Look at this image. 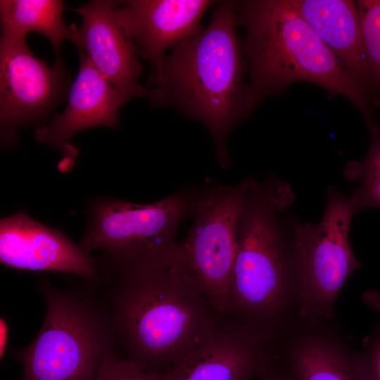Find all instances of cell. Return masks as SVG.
Instances as JSON below:
<instances>
[{
	"label": "cell",
	"instance_id": "6da1fadb",
	"mask_svg": "<svg viewBox=\"0 0 380 380\" xmlns=\"http://www.w3.org/2000/svg\"><path fill=\"white\" fill-rule=\"evenodd\" d=\"M239 3L219 1L205 28L153 65L146 87L151 105L175 108L205 125L224 169L230 165L227 137L259 100L244 80L247 66L236 32Z\"/></svg>",
	"mask_w": 380,
	"mask_h": 380
},
{
	"label": "cell",
	"instance_id": "7a4b0ae2",
	"mask_svg": "<svg viewBox=\"0 0 380 380\" xmlns=\"http://www.w3.org/2000/svg\"><path fill=\"white\" fill-rule=\"evenodd\" d=\"M102 282L118 351L147 372L170 371L221 316L192 282L169 269Z\"/></svg>",
	"mask_w": 380,
	"mask_h": 380
},
{
	"label": "cell",
	"instance_id": "3957f363",
	"mask_svg": "<svg viewBox=\"0 0 380 380\" xmlns=\"http://www.w3.org/2000/svg\"><path fill=\"white\" fill-rule=\"evenodd\" d=\"M294 200L274 177L251 178L240 215L236 251L223 316L277 338L297 318L296 280L290 239L277 216Z\"/></svg>",
	"mask_w": 380,
	"mask_h": 380
},
{
	"label": "cell",
	"instance_id": "277c9868",
	"mask_svg": "<svg viewBox=\"0 0 380 380\" xmlns=\"http://www.w3.org/2000/svg\"><path fill=\"white\" fill-rule=\"evenodd\" d=\"M237 25L246 30L241 48L258 99L295 82H312L349 100L367 128L376 124V106L353 82L290 0L239 1Z\"/></svg>",
	"mask_w": 380,
	"mask_h": 380
},
{
	"label": "cell",
	"instance_id": "5b68a950",
	"mask_svg": "<svg viewBox=\"0 0 380 380\" xmlns=\"http://www.w3.org/2000/svg\"><path fill=\"white\" fill-rule=\"evenodd\" d=\"M39 287L42 325L27 346L12 353L23 367L20 380H95L108 353L118 350L102 281L61 289L40 277Z\"/></svg>",
	"mask_w": 380,
	"mask_h": 380
},
{
	"label": "cell",
	"instance_id": "8992f818",
	"mask_svg": "<svg viewBox=\"0 0 380 380\" xmlns=\"http://www.w3.org/2000/svg\"><path fill=\"white\" fill-rule=\"evenodd\" d=\"M203 189H184L149 204L117 199L89 208L80 246L99 251L102 280L170 269L177 229L194 215Z\"/></svg>",
	"mask_w": 380,
	"mask_h": 380
},
{
	"label": "cell",
	"instance_id": "52a82bcc",
	"mask_svg": "<svg viewBox=\"0 0 380 380\" xmlns=\"http://www.w3.org/2000/svg\"><path fill=\"white\" fill-rule=\"evenodd\" d=\"M355 213L350 196L330 186L321 220L293 226L290 241L298 319L327 321L334 317L341 290L361 266L349 242L350 222Z\"/></svg>",
	"mask_w": 380,
	"mask_h": 380
},
{
	"label": "cell",
	"instance_id": "ba28073f",
	"mask_svg": "<svg viewBox=\"0 0 380 380\" xmlns=\"http://www.w3.org/2000/svg\"><path fill=\"white\" fill-rule=\"evenodd\" d=\"M251 178L232 186L203 189L186 238L178 246L170 270L192 282L223 315L236 251L238 222Z\"/></svg>",
	"mask_w": 380,
	"mask_h": 380
},
{
	"label": "cell",
	"instance_id": "9c48e42d",
	"mask_svg": "<svg viewBox=\"0 0 380 380\" xmlns=\"http://www.w3.org/2000/svg\"><path fill=\"white\" fill-rule=\"evenodd\" d=\"M68 76L59 57L53 67L34 56L25 39L0 40L1 145L13 146L23 125L42 120L61 102Z\"/></svg>",
	"mask_w": 380,
	"mask_h": 380
},
{
	"label": "cell",
	"instance_id": "30bf717a",
	"mask_svg": "<svg viewBox=\"0 0 380 380\" xmlns=\"http://www.w3.org/2000/svg\"><path fill=\"white\" fill-rule=\"evenodd\" d=\"M278 338L221 315L170 373L172 380H251L276 360Z\"/></svg>",
	"mask_w": 380,
	"mask_h": 380
},
{
	"label": "cell",
	"instance_id": "8fae6325",
	"mask_svg": "<svg viewBox=\"0 0 380 380\" xmlns=\"http://www.w3.org/2000/svg\"><path fill=\"white\" fill-rule=\"evenodd\" d=\"M0 261L19 270L58 272L101 281L97 260L90 253L22 212L1 219Z\"/></svg>",
	"mask_w": 380,
	"mask_h": 380
},
{
	"label": "cell",
	"instance_id": "7c38bea8",
	"mask_svg": "<svg viewBox=\"0 0 380 380\" xmlns=\"http://www.w3.org/2000/svg\"><path fill=\"white\" fill-rule=\"evenodd\" d=\"M116 1L93 0L75 10L82 18L72 42L116 89L124 103L146 95L138 82L142 65L116 16Z\"/></svg>",
	"mask_w": 380,
	"mask_h": 380
},
{
	"label": "cell",
	"instance_id": "4fadbf2b",
	"mask_svg": "<svg viewBox=\"0 0 380 380\" xmlns=\"http://www.w3.org/2000/svg\"><path fill=\"white\" fill-rule=\"evenodd\" d=\"M208 0H130L116 1L115 13L137 55L153 65L165 51L203 30L201 19L213 4Z\"/></svg>",
	"mask_w": 380,
	"mask_h": 380
},
{
	"label": "cell",
	"instance_id": "5bb4252c",
	"mask_svg": "<svg viewBox=\"0 0 380 380\" xmlns=\"http://www.w3.org/2000/svg\"><path fill=\"white\" fill-rule=\"evenodd\" d=\"M78 74L71 84L65 110L39 126L36 140L70 158L77 155L71 137L84 129L104 125L116 127L119 108L124 104L114 86L79 51Z\"/></svg>",
	"mask_w": 380,
	"mask_h": 380
},
{
	"label": "cell",
	"instance_id": "9a60e30c",
	"mask_svg": "<svg viewBox=\"0 0 380 380\" xmlns=\"http://www.w3.org/2000/svg\"><path fill=\"white\" fill-rule=\"evenodd\" d=\"M352 350L325 321L298 318L279 338L276 360L292 380H359Z\"/></svg>",
	"mask_w": 380,
	"mask_h": 380
},
{
	"label": "cell",
	"instance_id": "2e32d148",
	"mask_svg": "<svg viewBox=\"0 0 380 380\" xmlns=\"http://www.w3.org/2000/svg\"><path fill=\"white\" fill-rule=\"evenodd\" d=\"M290 2L334 54L353 82L377 106L380 91L367 65L355 1L290 0Z\"/></svg>",
	"mask_w": 380,
	"mask_h": 380
},
{
	"label": "cell",
	"instance_id": "e0dca14e",
	"mask_svg": "<svg viewBox=\"0 0 380 380\" xmlns=\"http://www.w3.org/2000/svg\"><path fill=\"white\" fill-rule=\"evenodd\" d=\"M64 4L60 0H1V39H23L39 32L51 43L56 54L65 39L73 42L77 26L63 20Z\"/></svg>",
	"mask_w": 380,
	"mask_h": 380
},
{
	"label": "cell",
	"instance_id": "ac0fdd59",
	"mask_svg": "<svg viewBox=\"0 0 380 380\" xmlns=\"http://www.w3.org/2000/svg\"><path fill=\"white\" fill-rule=\"evenodd\" d=\"M370 144L360 161L346 163L343 174L349 181L359 182L350 196L357 212L365 208H380V130L377 125L370 127Z\"/></svg>",
	"mask_w": 380,
	"mask_h": 380
},
{
	"label": "cell",
	"instance_id": "d6986e66",
	"mask_svg": "<svg viewBox=\"0 0 380 380\" xmlns=\"http://www.w3.org/2000/svg\"><path fill=\"white\" fill-rule=\"evenodd\" d=\"M367 65L380 91V0L355 1Z\"/></svg>",
	"mask_w": 380,
	"mask_h": 380
},
{
	"label": "cell",
	"instance_id": "ffe728a7",
	"mask_svg": "<svg viewBox=\"0 0 380 380\" xmlns=\"http://www.w3.org/2000/svg\"><path fill=\"white\" fill-rule=\"evenodd\" d=\"M95 380H172L169 372H147L123 357L118 350L106 356Z\"/></svg>",
	"mask_w": 380,
	"mask_h": 380
},
{
	"label": "cell",
	"instance_id": "44dd1931",
	"mask_svg": "<svg viewBox=\"0 0 380 380\" xmlns=\"http://www.w3.org/2000/svg\"><path fill=\"white\" fill-rule=\"evenodd\" d=\"M351 357L359 380H380V320Z\"/></svg>",
	"mask_w": 380,
	"mask_h": 380
},
{
	"label": "cell",
	"instance_id": "7402d4cb",
	"mask_svg": "<svg viewBox=\"0 0 380 380\" xmlns=\"http://www.w3.org/2000/svg\"><path fill=\"white\" fill-rule=\"evenodd\" d=\"M258 380H292L275 360L274 364L258 376Z\"/></svg>",
	"mask_w": 380,
	"mask_h": 380
},
{
	"label": "cell",
	"instance_id": "603a6c76",
	"mask_svg": "<svg viewBox=\"0 0 380 380\" xmlns=\"http://www.w3.org/2000/svg\"><path fill=\"white\" fill-rule=\"evenodd\" d=\"M362 301L376 312L380 317V292L374 290H366L361 296Z\"/></svg>",
	"mask_w": 380,
	"mask_h": 380
},
{
	"label": "cell",
	"instance_id": "cb8c5ba5",
	"mask_svg": "<svg viewBox=\"0 0 380 380\" xmlns=\"http://www.w3.org/2000/svg\"><path fill=\"white\" fill-rule=\"evenodd\" d=\"M9 341V326L3 317L0 320V357L4 358Z\"/></svg>",
	"mask_w": 380,
	"mask_h": 380
}]
</instances>
